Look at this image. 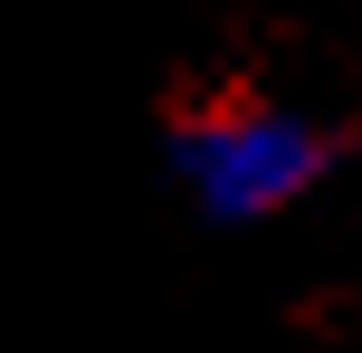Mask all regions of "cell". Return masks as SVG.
<instances>
[{"mask_svg": "<svg viewBox=\"0 0 362 353\" xmlns=\"http://www.w3.org/2000/svg\"><path fill=\"white\" fill-rule=\"evenodd\" d=\"M325 163H334V134L267 96H219V105L181 115L172 134V172L210 220H276L325 182Z\"/></svg>", "mask_w": 362, "mask_h": 353, "instance_id": "1", "label": "cell"}]
</instances>
